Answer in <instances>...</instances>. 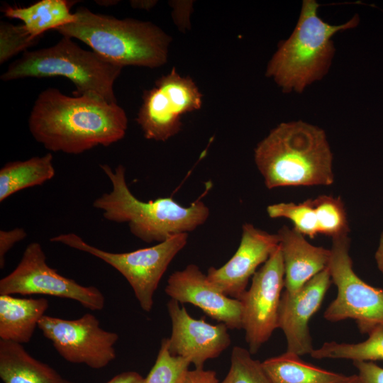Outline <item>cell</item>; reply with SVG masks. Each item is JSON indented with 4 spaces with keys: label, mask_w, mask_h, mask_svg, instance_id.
I'll list each match as a JSON object with an SVG mask.
<instances>
[{
    "label": "cell",
    "mask_w": 383,
    "mask_h": 383,
    "mask_svg": "<svg viewBox=\"0 0 383 383\" xmlns=\"http://www.w3.org/2000/svg\"><path fill=\"white\" fill-rule=\"evenodd\" d=\"M131 4L135 9H150L155 4V1H131Z\"/></svg>",
    "instance_id": "cell-34"
},
{
    "label": "cell",
    "mask_w": 383,
    "mask_h": 383,
    "mask_svg": "<svg viewBox=\"0 0 383 383\" xmlns=\"http://www.w3.org/2000/svg\"><path fill=\"white\" fill-rule=\"evenodd\" d=\"M77 19L57 28L62 36L77 39L93 51L121 67L155 68L166 63L171 38L149 21L120 19L85 7Z\"/></svg>",
    "instance_id": "cell-4"
},
{
    "label": "cell",
    "mask_w": 383,
    "mask_h": 383,
    "mask_svg": "<svg viewBox=\"0 0 383 383\" xmlns=\"http://www.w3.org/2000/svg\"><path fill=\"white\" fill-rule=\"evenodd\" d=\"M75 1L41 0L26 7L6 6L1 9L4 16L21 20L29 33L38 39L48 30L74 23V13L70 11Z\"/></svg>",
    "instance_id": "cell-20"
},
{
    "label": "cell",
    "mask_w": 383,
    "mask_h": 383,
    "mask_svg": "<svg viewBox=\"0 0 383 383\" xmlns=\"http://www.w3.org/2000/svg\"><path fill=\"white\" fill-rule=\"evenodd\" d=\"M167 307L172 322L169 351L187 359L195 368H204L206 360L219 356L231 343L225 324H211L204 318L196 319L173 299L168 301Z\"/></svg>",
    "instance_id": "cell-12"
},
{
    "label": "cell",
    "mask_w": 383,
    "mask_h": 383,
    "mask_svg": "<svg viewBox=\"0 0 383 383\" xmlns=\"http://www.w3.org/2000/svg\"><path fill=\"white\" fill-rule=\"evenodd\" d=\"M38 328L69 362L99 370L116 357L114 345L118 335L103 329L97 318L90 313L74 320L45 315Z\"/></svg>",
    "instance_id": "cell-10"
},
{
    "label": "cell",
    "mask_w": 383,
    "mask_h": 383,
    "mask_svg": "<svg viewBox=\"0 0 383 383\" xmlns=\"http://www.w3.org/2000/svg\"><path fill=\"white\" fill-rule=\"evenodd\" d=\"M332 240L328 269L338 293L323 316L331 322L353 319L360 332L369 335L383 326V289L368 284L354 272L348 235Z\"/></svg>",
    "instance_id": "cell-8"
},
{
    "label": "cell",
    "mask_w": 383,
    "mask_h": 383,
    "mask_svg": "<svg viewBox=\"0 0 383 383\" xmlns=\"http://www.w3.org/2000/svg\"><path fill=\"white\" fill-rule=\"evenodd\" d=\"M340 383H359L357 374L348 376V377Z\"/></svg>",
    "instance_id": "cell-35"
},
{
    "label": "cell",
    "mask_w": 383,
    "mask_h": 383,
    "mask_svg": "<svg viewBox=\"0 0 383 383\" xmlns=\"http://www.w3.org/2000/svg\"><path fill=\"white\" fill-rule=\"evenodd\" d=\"M181 115L157 87L145 91L136 121L148 140L166 141L179 132Z\"/></svg>",
    "instance_id": "cell-19"
},
{
    "label": "cell",
    "mask_w": 383,
    "mask_h": 383,
    "mask_svg": "<svg viewBox=\"0 0 383 383\" xmlns=\"http://www.w3.org/2000/svg\"><path fill=\"white\" fill-rule=\"evenodd\" d=\"M182 383H219L216 374L212 370L195 368L188 370Z\"/></svg>",
    "instance_id": "cell-31"
},
{
    "label": "cell",
    "mask_w": 383,
    "mask_h": 383,
    "mask_svg": "<svg viewBox=\"0 0 383 383\" xmlns=\"http://www.w3.org/2000/svg\"><path fill=\"white\" fill-rule=\"evenodd\" d=\"M38 41L22 25L0 22V63H4L20 52L34 45Z\"/></svg>",
    "instance_id": "cell-28"
},
{
    "label": "cell",
    "mask_w": 383,
    "mask_h": 383,
    "mask_svg": "<svg viewBox=\"0 0 383 383\" xmlns=\"http://www.w3.org/2000/svg\"><path fill=\"white\" fill-rule=\"evenodd\" d=\"M267 213L272 218L290 220L294 229L304 236L313 238L321 233L322 213L314 199L303 202H281L269 205Z\"/></svg>",
    "instance_id": "cell-24"
},
{
    "label": "cell",
    "mask_w": 383,
    "mask_h": 383,
    "mask_svg": "<svg viewBox=\"0 0 383 383\" xmlns=\"http://www.w3.org/2000/svg\"><path fill=\"white\" fill-rule=\"evenodd\" d=\"M331 282L327 267L297 292L284 290L282 294L277 323L286 337L287 351L302 356L314 349L309 323L321 307Z\"/></svg>",
    "instance_id": "cell-15"
},
{
    "label": "cell",
    "mask_w": 383,
    "mask_h": 383,
    "mask_svg": "<svg viewBox=\"0 0 383 383\" xmlns=\"http://www.w3.org/2000/svg\"><path fill=\"white\" fill-rule=\"evenodd\" d=\"M28 128L45 149L77 155L122 140L128 118L118 104L89 96H70L49 87L36 98Z\"/></svg>",
    "instance_id": "cell-1"
},
{
    "label": "cell",
    "mask_w": 383,
    "mask_h": 383,
    "mask_svg": "<svg viewBox=\"0 0 383 383\" xmlns=\"http://www.w3.org/2000/svg\"><path fill=\"white\" fill-rule=\"evenodd\" d=\"M291 352L268 358L262 367L272 383H340L348 376L304 361Z\"/></svg>",
    "instance_id": "cell-21"
},
{
    "label": "cell",
    "mask_w": 383,
    "mask_h": 383,
    "mask_svg": "<svg viewBox=\"0 0 383 383\" xmlns=\"http://www.w3.org/2000/svg\"><path fill=\"white\" fill-rule=\"evenodd\" d=\"M123 67L62 36L54 45L27 50L1 75L9 82L27 77H63L74 85L73 95L89 96L117 104L113 84Z\"/></svg>",
    "instance_id": "cell-6"
},
{
    "label": "cell",
    "mask_w": 383,
    "mask_h": 383,
    "mask_svg": "<svg viewBox=\"0 0 383 383\" xmlns=\"http://www.w3.org/2000/svg\"><path fill=\"white\" fill-rule=\"evenodd\" d=\"M165 291L171 299L200 308L228 329L243 328L241 301L223 294L196 265L189 264L182 270L173 272Z\"/></svg>",
    "instance_id": "cell-14"
},
{
    "label": "cell",
    "mask_w": 383,
    "mask_h": 383,
    "mask_svg": "<svg viewBox=\"0 0 383 383\" xmlns=\"http://www.w3.org/2000/svg\"><path fill=\"white\" fill-rule=\"evenodd\" d=\"M144 378L138 372L133 371L120 373L106 383H143Z\"/></svg>",
    "instance_id": "cell-32"
},
{
    "label": "cell",
    "mask_w": 383,
    "mask_h": 383,
    "mask_svg": "<svg viewBox=\"0 0 383 383\" xmlns=\"http://www.w3.org/2000/svg\"><path fill=\"white\" fill-rule=\"evenodd\" d=\"M111 183L112 189L93 201L103 217L115 223H126L131 233L138 239L150 243L188 233L203 225L210 211L202 201L183 206L172 197H160L143 201L135 196L126 179V169L118 165L113 170L107 164L100 165Z\"/></svg>",
    "instance_id": "cell-3"
},
{
    "label": "cell",
    "mask_w": 383,
    "mask_h": 383,
    "mask_svg": "<svg viewBox=\"0 0 383 383\" xmlns=\"http://www.w3.org/2000/svg\"><path fill=\"white\" fill-rule=\"evenodd\" d=\"M251 355L248 350L234 346L229 371L220 383H272L262 362L253 359Z\"/></svg>",
    "instance_id": "cell-27"
},
{
    "label": "cell",
    "mask_w": 383,
    "mask_h": 383,
    "mask_svg": "<svg viewBox=\"0 0 383 383\" xmlns=\"http://www.w3.org/2000/svg\"><path fill=\"white\" fill-rule=\"evenodd\" d=\"M3 294H43L70 299L91 311H100L105 305V297L97 287L83 286L50 267L37 242L28 245L16 267L0 280V295Z\"/></svg>",
    "instance_id": "cell-9"
},
{
    "label": "cell",
    "mask_w": 383,
    "mask_h": 383,
    "mask_svg": "<svg viewBox=\"0 0 383 383\" xmlns=\"http://www.w3.org/2000/svg\"><path fill=\"white\" fill-rule=\"evenodd\" d=\"M188 235L186 233L177 234L153 246L128 252L101 250L73 233L60 234L50 240L90 254L113 267L129 283L142 309L150 312L160 281L170 262L187 245Z\"/></svg>",
    "instance_id": "cell-7"
},
{
    "label": "cell",
    "mask_w": 383,
    "mask_h": 383,
    "mask_svg": "<svg viewBox=\"0 0 383 383\" xmlns=\"http://www.w3.org/2000/svg\"><path fill=\"white\" fill-rule=\"evenodd\" d=\"M359 383H383V367L374 362H353Z\"/></svg>",
    "instance_id": "cell-30"
},
{
    "label": "cell",
    "mask_w": 383,
    "mask_h": 383,
    "mask_svg": "<svg viewBox=\"0 0 383 383\" xmlns=\"http://www.w3.org/2000/svg\"><path fill=\"white\" fill-rule=\"evenodd\" d=\"M50 152L26 160L9 162L0 170V201L24 189L40 186L55 174Z\"/></svg>",
    "instance_id": "cell-22"
},
{
    "label": "cell",
    "mask_w": 383,
    "mask_h": 383,
    "mask_svg": "<svg viewBox=\"0 0 383 383\" xmlns=\"http://www.w3.org/2000/svg\"><path fill=\"white\" fill-rule=\"evenodd\" d=\"M378 269L383 273V232L379 238V245L374 254Z\"/></svg>",
    "instance_id": "cell-33"
},
{
    "label": "cell",
    "mask_w": 383,
    "mask_h": 383,
    "mask_svg": "<svg viewBox=\"0 0 383 383\" xmlns=\"http://www.w3.org/2000/svg\"><path fill=\"white\" fill-rule=\"evenodd\" d=\"M0 377L4 383H74L32 357L22 344L1 339Z\"/></svg>",
    "instance_id": "cell-18"
},
{
    "label": "cell",
    "mask_w": 383,
    "mask_h": 383,
    "mask_svg": "<svg viewBox=\"0 0 383 383\" xmlns=\"http://www.w3.org/2000/svg\"><path fill=\"white\" fill-rule=\"evenodd\" d=\"M155 86L166 94L181 116L201 106L202 96L196 84L190 77L179 75L174 67L168 74L160 77Z\"/></svg>",
    "instance_id": "cell-25"
},
{
    "label": "cell",
    "mask_w": 383,
    "mask_h": 383,
    "mask_svg": "<svg viewBox=\"0 0 383 383\" xmlns=\"http://www.w3.org/2000/svg\"><path fill=\"white\" fill-rule=\"evenodd\" d=\"M48 307L45 298L0 295V338L20 344L28 343Z\"/></svg>",
    "instance_id": "cell-17"
},
{
    "label": "cell",
    "mask_w": 383,
    "mask_h": 383,
    "mask_svg": "<svg viewBox=\"0 0 383 383\" xmlns=\"http://www.w3.org/2000/svg\"><path fill=\"white\" fill-rule=\"evenodd\" d=\"M279 245L277 234L245 223L240 245L233 257L219 268L211 267L207 278L226 296L240 300L250 277Z\"/></svg>",
    "instance_id": "cell-13"
},
{
    "label": "cell",
    "mask_w": 383,
    "mask_h": 383,
    "mask_svg": "<svg viewBox=\"0 0 383 383\" xmlns=\"http://www.w3.org/2000/svg\"><path fill=\"white\" fill-rule=\"evenodd\" d=\"M27 236L26 231L22 228L0 231V268L5 265V257L7 252L15 244L21 241Z\"/></svg>",
    "instance_id": "cell-29"
},
{
    "label": "cell",
    "mask_w": 383,
    "mask_h": 383,
    "mask_svg": "<svg viewBox=\"0 0 383 383\" xmlns=\"http://www.w3.org/2000/svg\"><path fill=\"white\" fill-rule=\"evenodd\" d=\"M277 235L284 262L285 291L294 294L328 267L331 250L311 245L304 235L287 226Z\"/></svg>",
    "instance_id": "cell-16"
},
{
    "label": "cell",
    "mask_w": 383,
    "mask_h": 383,
    "mask_svg": "<svg viewBox=\"0 0 383 383\" xmlns=\"http://www.w3.org/2000/svg\"><path fill=\"white\" fill-rule=\"evenodd\" d=\"M98 4L103 5V6H110L112 4H116L118 1H96Z\"/></svg>",
    "instance_id": "cell-36"
},
{
    "label": "cell",
    "mask_w": 383,
    "mask_h": 383,
    "mask_svg": "<svg viewBox=\"0 0 383 383\" xmlns=\"http://www.w3.org/2000/svg\"><path fill=\"white\" fill-rule=\"evenodd\" d=\"M190 364L187 359L172 355L168 338H163L155 364L143 383H182Z\"/></svg>",
    "instance_id": "cell-26"
},
{
    "label": "cell",
    "mask_w": 383,
    "mask_h": 383,
    "mask_svg": "<svg viewBox=\"0 0 383 383\" xmlns=\"http://www.w3.org/2000/svg\"><path fill=\"white\" fill-rule=\"evenodd\" d=\"M267 188L331 185L333 154L325 131L302 121L283 122L254 150Z\"/></svg>",
    "instance_id": "cell-2"
},
{
    "label": "cell",
    "mask_w": 383,
    "mask_h": 383,
    "mask_svg": "<svg viewBox=\"0 0 383 383\" xmlns=\"http://www.w3.org/2000/svg\"><path fill=\"white\" fill-rule=\"evenodd\" d=\"M284 287V267L280 247L255 272L251 285L240 298L242 323L248 350L258 352L278 328V310Z\"/></svg>",
    "instance_id": "cell-11"
},
{
    "label": "cell",
    "mask_w": 383,
    "mask_h": 383,
    "mask_svg": "<svg viewBox=\"0 0 383 383\" xmlns=\"http://www.w3.org/2000/svg\"><path fill=\"white\" fill-rule=\"evenodd\" d=\"M320 4L304 0L297 23L270 60L266 76L274 79L284 93H302L328 72L335 55L333 36L353 28L360 18L355 14L346 23L331 25L318 13Z\"/></svg>",
    "instance_id": "cell-5"
},
{
    "label": "cell",
    "mask_w": 383,
    "mask_h": 383,
    "mask_svg": "<svg viewBox=\"0 0 383 383\" xmlns=\"http://www.w3.org/2000/svg\"><path fill=\"white\" fill-rule=\"evenodd\" d=\"M365 341L358 343L326 342L310 355L314 359H346L353 362L383 361V326L372 331Z\"/></svg>",
    "instance_id": "cell-23"
}]
</instances>
